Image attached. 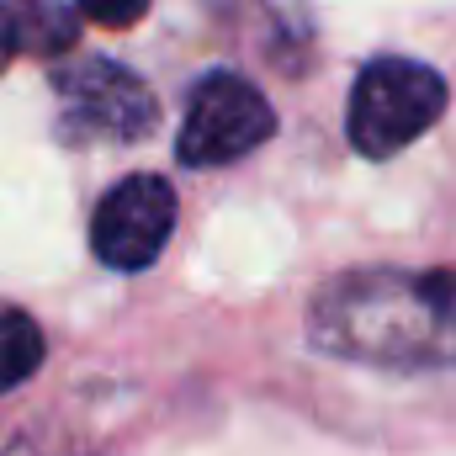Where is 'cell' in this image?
<instances>
[{"label":"cell","instance_id":"6da1fadb","mask_svg":"<svg viewBox=\"0 0 456 456\" xmlns=\"http://www.w3.org/2000/svg\"><path fill=\"white\" fill-rule=\"evenodd\" d=\"M314 350L377 371L456 366V271L361 265L324 281L308 303Z\"/></svg>","mask_w":456,"mask_h":456},{"label":"cell","instance_id":"7a4b0ae2","mask_svg":"<svg viewBox=\"0 0 456 456\" xmlns=\"http://www.w3.org/2000/svg\"><path fill=\"white\" fill-rule=\"evenodd\" d=\"M446 75L409 53H377L361 64L345 107V138L361 159H393L446 117Z\"/></svg>","mask_w":456,"mask_h":456},{"label":"cell","instance_id":"3957f363","mask_svg":"<svg viewBox=\"0 0 456 456\" xmlns=\"http://www.w3.org/2000/svg\"><path fill=\"white\" fill-rule=\"evenodd\" d=\"M53 96H59V133L64 138H107V143H138L159 127V102L107 53H69L53 64Z\"/></svg>","mask_w":456,"mask_h":456},{"label":"cell","instance_id":"277c9868","mask_svg":"<svg viewBox=\"0 0 456 456\" xmlns=\"http://www.w3.org/2000/svg\"><path fill=\"white\" fill-rule=\"evenodd\" d=\"M276 133V107L260 96V86H249L233 69H213L208 80H197L181 133H175V159L186 170H218L244 154H255L265 138Z\"/></svg>","mask_w":456,"mask_h":456},{"label":"cell","instance_id":"5b68a950","mask_svg":"<svg viewBox=\"0 0 456 456\" xmlns=\"http://www.w3.org/2000/svg\"><path fill=\"white\" fill-rule=\"evenodd\" d=\"M175 213H181V202L165 175H149V170L122 175L91 213V255L107 271L138 276L165 255V244L175 233Z\"/></svg>","mask_w":456,"mask_h":456},{"label":"cell","instance_id":"8992f818","mask_svg":"<svg viewBox=\"0 0 456 456\" xmlns=\"http://www.w3.org/2000/svg\"><path fill=\"white\" fill-rule=\"evenodd\" d=\"M48 355V340H43V324L16 308V303H0V398L11 387H21Z\"/></svg>","mask_w":456,"mask_h":456},{"label":"cell","instance_id":"52a82bcc","mask_svg":"<svg viewBox=\"0 0 456 456\" xmlns=\"http://www.w3.org/2000/svg\"><path fill=\"white\" fill-rule=\"evenodd\" d=\"M149 5H154V0H75V11H80L86 21L112 27V32H122V27H138V21L149 16Z\"/></svg>","mask_w":456,"mask_h":456},{"label":"cell","instance_id":"ba28073f","mask_svg":"<svg viewBox=\"0 0 456 456\" xmlns=\"http://www.w3.org/2000/svg\"><path fill=\"white\" fill-rule=\"evenodd\" d=\"M21 16H16V0H0V75L21 59Z\"/></svg>","mask_w":456,"mask_h":456}]
</instances>
